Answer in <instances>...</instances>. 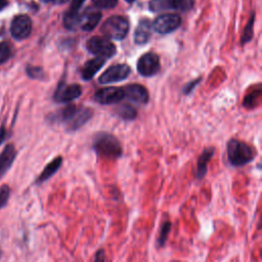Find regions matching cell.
Segmentation results:
<instances>
[{"mask_svg": "<svg viewBox=\"0 0 262 262\" xmlns=\"http://www.w3.org/2000/svg\"><path fill=\"white\" fill-rule=\"evenodd\" d=\"M130 72L131 70L128 64L120 63V64L112 66L101 74V76L99 77V83L110 84L114 82L123 81L130 75Z\"/></svg>", "mask_w": 262, "mask_h": 262, "instance_id": "cell-7", "label": "cell"}, {"mask_svg": "<svg viewBox=\"0 0 262 262\" xmlns=\"http://www.w3.org/2000/svg\"><path fill=\"white\" fill-rule=\"evenodd\" d=\"M16 156L15 148L12 144H8L5 146L4 150L0 155V179L10 168Z\"/></svg>", "mask_w": 262, "mask_h": 262, "instance_id": "cell-17", "label": "cell"}, {"mask_svg": "<svg viewBox=\"0 0 262 262\" xmlns=\"http://www.w3.org/2000/svg\"><path fill=\"white\" fill-rule=\"evenodd\" d=\"M169 9L186 11L189 10L193 5V0H167Z\"/></svg>", "mask_w": 262, "mask_h": 262, "instance_id": "cell-21", "label": "cell"}, {"mask_svg": "<svg viewBox=\"0 0 262 262\" xmlns=\"http://www.w3.org/2000/svg\"><path fill=\"white\" fill-rule=\"evenodd\" d=\"M118 114L124 120H133L137 115L135 108L129 104L121 105L118 110Z\"/></svg>", "mask_w": 262, "mask_h": 262, "instance_id": "cell-23", "label": "cell"}, {"mask_svg": "<svg viewBox=\"0 0 262 262\" xmlns=\"http://www.w3.org/2000/svg\"><path fill=\"white\" fill-rule=\"evenodd\" d=\"M171 226H172V224H171L170 221H164L162 223L160 231H159L158 238L156 241V245H157L158 248H163L166 245L169 233L171 231Z\"/></svg>", "mask_w": 262, "mask_h": 262, "instance_id": "cell-20", "label": "cell"}, {"mask_svg": "<svg viewBox=\"0 0 262 262\" xmlns=\"http://www.w3.org/2000/svg\"><path fill=\"white\" fill-rule=\"evenodd\" d=\"M254 19H255V13H252L251 18L249 19L245 30H244V34L242 36V43L245 44L247 42H249L252 37H253V25H254Z\"/></svg>", "mask_w": 262, "mask_h": 262, "instance_id": "cell-24", "label": "cell"}, {"mask_svg": "<svg viewBox=\"0 0 262 262\" xmlns=\"http://www.w3.org/2000/svg\"><path fill=\"white\" fill-rule=\"evenodd\" d=\"M32 31L31 18L26 14L16 15L10 25V33L15 39L21 40L29 37Z\"/></svg>", "mask_w": 262, "mask_h": 262, "instance_id": "cell-8", "label": "cell"}, {"mask_svg": "<svg viewBox=\"0 0 262 262\" xmlns=\"http://www.w3.org/2000/svg\"><path fill=\"white\" fill-rule=\"evenodd\" d=\"M137 71L141 76L151 77L160 71V59L156 53H145L137 61Z\"/></svg>", "mask_w": 262, "mask_h": 262, "instance_id": "cell-6", "label": "cell"}, {"mask_svg": "<svg viewBox=\"0 0 262 262\" xmlns=\"http://www.w3.org/2000/svg\"><path fill=\"white\" fill-rule=\"evenodd\" d=\"M27 73L33 79H42L44 77L43 70L38 67H28Z\"/></svg>", "mask_w": 262, "mask_h": 262, "instance_id": "cell-28", "label": "cell"}, {"mask_svg": "<svg viewBox=\"0 0 262 262\" xmlns=\"http://www.w3.org/2000/svg\"><path fill=\"white\" fill-rule=\"evenodd\" d=\"M201 81V79H195V80H193V81H191L190 83H188V84H186L185 85V87H184V89H183V92L185 93V94H188L198 84H199V82Z\"/></svg>", "mask_w": 262, "mask_h": 262, "instance_id": "cell-30", "label": "cell"}, {"mask_svg": "<svg viewBox=\"0 0 262 262\" xmlns=\"http://www.w3.org/2000/svg\"><path fill=\"white\" fill-rule=\"evenodd\" d=\"M105 261V254L103 249H98L95 253L93 262H104Z\"/></svg>", "mask_w": 262, "mask_h": 262, "instance_id": "cell-29", "label": "cell"}, {"mask_svg": "<svg viewBox=\"0 0 262 262\" xmlns=\"http://www.w3.org/2000/svg\"><path fill=\"white\" fill-rule=\"evenodd\" d=\"M82 89L78 84H59L54 93V99L58 102H69L80 97Z\"/></svg>", "mask_w": 262, "mask_h": 262, "instance_id": "cell-10", "label": "cell"}, {"mask_svg": "<svg viewBox=\"0 0 262 262\" xmlns=\"http://www.w3.org/2000/svg\"><path fill=\"white\" fill-rule=\"evenodd\" d=\"M10 55H11L10 47L5 43L0 44V64L7 61L8 58L10 57Z\"/></svg>", "mask_w": 262, "mask_h": 262, "instance_id": "cell-26", "label": "cell"}, {"mask_svg": "<svg viewBox=\"0 0 262 262\" xmlns=\"http://www.w3.org/2000/svg\"><path fill=\"white\" fill-rule=\"evenodd\" d=\"M4 139H5V129H4V127H2L0 129V145L4 141Z\"/></svg>", "mask_w": 262, "mask_h": 262, "instance_id": "cell-31", "label": "cell"}, {"mask_svg": "<svg viewBox=\"0 0 262 262\" xmlns=\"http://www.w3.org/2000/svg\"><path fill=\"white\" fill-rule=\"evenodd\" d=\"M67 1H69V0H53V2H55V3H58V4H62V3H66Z\"/></svg>", "mask_w": 262, "mask_h": 262, "instance_id": "cell-33", "label": "cell"}, {"mask_svg": "<svg viewBox=\"0 0 262 262\" xmlns=\"http://www.w3.org/2000/svg\"><path fill=\"white\" fill-rule=\"evenodd\" d=\"M77 110L78 108L75 104H69L59 112L57 118L61 122H68L69 123L72 120V118L75 116Z\"/></svg>", "mask_w": 262, "mask_h": 262, "instance_id": "cell-22", "label": "cell"}, {"mask_svg": "<svg viewBox=\"0 0 262 262\" xmlns=\"http://www.w3.org/2000/svg\"><path fill=\"white\" fill-rule=\"evenodd\" d=\"M124 97L126 96L129 100L134 101L136 103L144 104L148 100V93L147 90L139 84H131L127 85L124 89Z\"/></svg>", "mask_w": 262, "mask_h": 262, "instance_id": "cell-12", "label": "cell"}, {"mask_svg": "<svg viewBox=\"0 0 262 262\" xmlns=\"http://www.w3.org/2000/svg\"><path fill=\"white\" fill-rule=\"evenodd\" d=\"M128 3H132V2H134L135 0H126Z\"/></svg>", "mask_w": 262, "mask_h": 262, "instance_id": "cell-35", "label": "cell"}, {"mask_svg": "<svg viewBox=\"0 0 262 262\" xmlns=\"http://www.w3.org/2000/svg\"><path fill=\"white\" fill-rule=\"evenodd\" d=\"M104 62H105V58H102V57H96L88 60L83 67V70L81 73L83 80L85 81L91 80L95 76V74L103 67Z\"/></svg>", "mask_w": 262, "mask_h": 262, "instance_id": "cell-16", "label": "cell"}, {"mask_svg": "<svg viewBox=\"0 0 262 262\" xmlns=\"http://www.w3.org/2000/svg\"><path fill=\"white\" fill-rule=\"evenodd\" d=\"M214 147H207L203 150L201 156L196 162V170H195V178L198 180H202L208 171V164L212 157L214 156Z\"/></svg>", "mask_w": 262, "mask_h": 262, "instance_id": "cell-15", "label": "cell"}, {"mask_svg": "<svg viewBox=\"0 0 262 262\" xmlns=\"http://www.w3.org/2000/svg\"><path fill=\"white\" fill-rule=\"evenodd\" d=\"M226 152L228 162L233 167H243L255 158L254 149L246 142L237 139H230L227 142Z\"/></svg>", "mask_w": 262, "mask_h": 262, "instance_id": "cell-2", "label": "cell"}, {"mask_svg": "<svg viewBox=\"0 0 262 262\" xmlns=\"http://www.w3.org/2000/svg\"><path fill=\"white\" fill-rule=\"evenodd\" d=\"M62 163V158L61 157H56L55 159H53L50 163H48L46 165V167L43 169V171L41 172V174L38 176V178L36 179V183L40 184L45 182L46 180H48L50 177H52L60 168Z\"/></svg>", "mask_w": 262, "mask_h": 262, "instance_id": "cell-18", "label": "cell"}, {"mask_svg": "<svg viewBox=\"0 0 262 262\" xmlns=\"http://www.w3.org/2000/svg\"><path fill=\"white\" fill-rule=\"evenodd\" d=\"M92 2L96 7L103 9L114 8L118 4V0H92Z\"/></svg>", "mask_w": 262, "mask_h": 262, "instance_id": "cell-25", "label": "cell"}, {"mask_svg": "<svg viewBox=\"0 0 262 262\" xmlns=\"http://www.w3.org/2000/svg\"><path fill=\"white\" fill-rule=\"evenodd\" d=\"M10 195V188L8 185L0 186V209L5 206Z\"/></svg>", "mask_w": 262, "mask_h": 262, "instance_id": "cell-27", "label": "cell"}, {"mask_svg": "<svg viewBox=\"0 0 262 262\" xmlns=\"http://www.w3.org/2000/svg\"><path fill=\"white\" fill-rule=\"evenodd\" d=\"M181 24V18L175 13H165L159 15L155 20L152 29L159 34H168L175 31Z\"/></svg>", "mask_w": 262, "mask_h": 262, "instance_id": "cell-5", "label": "cell"}, {"mask_svg": "<svg viewBox=\"0 0 262 262\" xmlns=\"http://www.w3.org/2000/svg\"><path fill=\"white\" fill-rule=\"evenodd\" d=\"M151 23L148 19H142L138 23L134 32V42L137 45H143L149 41L151 35Z\"/></svg>", "mask_w": 262, "mask_h": 262, "instance_id": "cell-14", "label": "cell"}, {"mask_svg": "<svg viewBox=\"0 0 262 262\" xmlns=\"http://www.w3.org/2000/svg\"><path fill=\"white\" fill-rule=\"evenodd\" d=\"M85 0H72L69 10L63 15V26L69 30H74L78 26L79 10Z\"/></svg>", "mask_w": 262, "mask_h": 262, "instance_id": "cell-13", "label": "cell"}, {"mask_svg": "<svg viewBox=\"0 0 262 262\" xmlns=\"http://www.w3.org/2000/svg\"><path fill=\"white\" fill-rule=\"evenodd\" d=\"M124 97L122 88L107 87L99 89L94 94V100L100 104H113L119 102Z\"/></svg>", "mask_w": 262, "mask_h": 262, "instance_id": "cell-9", "label": "cell"}, {"mask_svg": "<svg viewBox=\"0 0 262 262\" xmlns=\"http://www.w3.org/2000/svg\"><path fill=\"white\" fill-rule=\"evenodd\" d=\"M129 31L128 19L122 15H113L108 17L101 26L102 34L110 39L122 40Z\"/></svg>", "mask_w": 262, "mask_h": 262, "instance_id": "cell-3", "label": "cell"}, {"mask_svg": "<svg viewBox=\"0 0 262 262\" xmlns=\"http://www.w3.org/2000/svg\"><path fill=\"white\" fill-rule=\"evenodd\" d=\"M86 48L90 53L105 59L114 56L116 53L115 45L108 39L103 37L95 36L90 38L86 43Z\"/></svg>", "mask_w": 262, "mask_h": 262, "instance_id": "cell-4", "label": "cell"}, {"mask_svg": "<svg viewBox=\"0 0 262 262\" xmlns=\"http://www.w3.org/2000/svg\"><path fill=\"white\" fill-rule=\"evenodd\" d=\"M92 116V111L87 107H82L80 110H77L75 116L72 118V120L69 122V128L70 130L74 131L78 128L82 127Z\"/></svg>", "mask_w": 262, "mask_h": 262, "instance_id": "cell-19", "label": "cell"}, {"mask_svg": "<svg viewBox=\"0 0 262 262\" xmlns=\"http://www.w3.org/2000/svg\"><path fill=\"white\" fill-rule=\"evenodd\" d=\"M101 19V12L94 8H87L82 15H79L78 26L83 31H92Z\"/></svg>", "mask_w": 262, "mask_h": 262, "instance_id": "cell-11", "label": "cell"}, {"mask_svg": "<svg viewBox=\"0 0 262 262\" xmlns=\"http://www.w3.org/2000/svg\"><path fill=\"white\" fill-rule=\"evenodd\" d=\"M42 2H44V3H48V2H51V1H53V0H41Z\"/></svg>", "mask_w": 262, "mask_h": 262, "instance_id": "cell-34", "label": "cell"}, {"mask_svg": "<svg viewBox=\"0 0 262 262\" xmlns=\"http://www.w3.org/2000/svg\"><path fill=\"white\" fill-rule=\"evenodd\" d=\"M6 5H7V1L6 0H0V10H2Z\"/></svg>", "mask_w": 262, "mask_h": 262, "instance_id": "cell-32", "label": "cell"}, {"mask_svg": "<svg viewBox=\"0 0 262 262\" xmlns=\"http://www.w3.org/2000/svg\"><path fill=\"white\" fill-rule=\"evenodd\" d=\"M92 147L96 155L103 159L116 160L123 154V148L120 141L112 134L98 133L95 135Z\"/></svg>", "mask_w": 262, "mask_h": 262, "instance_id": "cell-1", "label": "cell"}]
</instances>
